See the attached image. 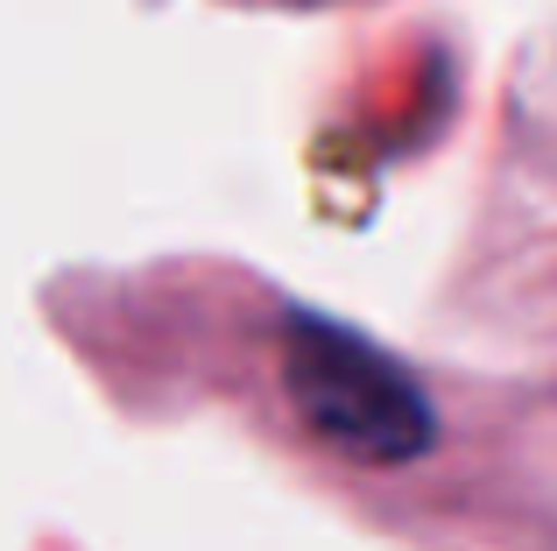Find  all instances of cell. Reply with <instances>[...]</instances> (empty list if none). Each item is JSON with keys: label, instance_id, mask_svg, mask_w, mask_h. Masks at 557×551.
I'll list each match as a JSON object with an SVG mask.
<instances>
[{"label": "cell", "instance_id": "cell-1", "mask_svg": "<svg viewBox=\"0 0 557 551\" xmlns=\"http://www.w3.org/2000/svg\"><path fill=\"white\" fill-rule=\"evenodd\" d=\"M289 396L318 439L354 460H409L431 445L423 389L368 340L318 318H289Z\"/></svg>", "mask_w": 557, "mask_h": 551}]
</instances>
